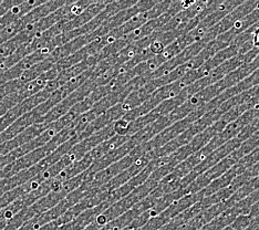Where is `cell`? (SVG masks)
I'll return each mask as SVG.
<instances>
[{"label":"cell","instance_id":"cell-1","mask_svg":"<svg viewBox=\"0 0 259 230\" xmlns=\"http://www.w3.org/2000/svg\"><path fill=\"white\" fill-rule=\"evenodd\" d=\"M66 4V2H46L44 5L39 6L36 9L31 10L30 13H28L26 16H23L19 19V23L21 25L22 29H25L29 25L36 23L39 20L44 19L47 16L55 13L56 10L61 8L62 6Z\"/></svg>","mask_w":259,"mask_h":230},{"label":"cell","instance_id":"cell-2","mask_svg":"<svg viewBox=\"0 0 259 230\" xmlns=\"http://www.w3.org/2000/svg\"><path fill=\"white\" fill-rule=\"evenodd\" d=\"M54 66H55L54 62H51L50 60H45L42 62L34 64V66L25 71V72H23L19 78L17 79H19V81L23 84V86H25L27 83H29V82L36 80L40 75L46 73L47 71H49L50 69L54 68Z\"/></svg>","mask_w":259,"mask_h":230},{"label":"cell","instance_id":"cell-3","mask_svg":"<svg viewBox=\"0 0 259 230\" xmlns=\"http://www.w3.org/2000/svg\"><path fill=\"white\" fill-rule=\"evenodd\" d=\"M22 101H23V100L21 99L20 94L18 92L11 94V96L7 97L5 100H3V101L0 102V117L5 115L9 110L15 108L17 104H19Z\"/></svg>","mask_w":259,"mask_h":230},{"label":"cell","instance_id":"cell-4","mask_svg":"<svg viewBox=\"0 0 259 230\" xmlns=\"http://www.w3.org/2000/svg\"><path fill=\"white\" fill-rule=\"evenodd\" d=\"M254 44L259 47V28L255 31V35H254Z\"/></svg>","mask_w":259,"mask_h":230}]
</instances>
